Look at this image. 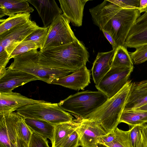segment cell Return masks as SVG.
Returning a JSON list of instances; mask_svg holds the SVG:
<instances>
[{
    "mask_svg": "<svg viewBox=\"0 0 147 147\" xmlns=\"http://www.w3.org/2000/svg\"><path fill=\"white\" fill-rule=\"evenodd\" d=\"M28 147H50L47 139L33 132Z\"/></svg>",
    "mask_w": 147,
    "mask_h": 147,
    "instance_id": "4dcf8cb0",
    "label": "cell"
},
{
    "mask_svg": "<svg viewBox=\"0 0 147 147\" xmlns=\"http://www.w3.org/2000/svg\"><path fill=\"white\" fill-rule=\"evenodd\" d=\"M115 51L99 52L94 61L91 69L92 78L95 85H97L111 67Z\"/></svg>",
    "mask_w": 147,
    "mask_h": 147,
    "instance_id": "e0dca14e",
    "label": "cell"
},
{
    "mask_svg": "<svg viewBox=\"0 0 147 147\" xmlns=\"http://www.w3.org/2000/svg\"><path fill=\"white\" fill-rule=\"evenodd\" d=\"M142 131L147 145V125L142 126Z\"/></svg>",
    "mask_w": 147,
    "mask_h": 147,
    "instance_id": "74e56055",
    "label": "cell"
},
{
    "mask_svg": "<svg viewBox=\"0 0 147 147\" xmlns=\"http://www.w3.org/2000/svg\"><path fill=\"white\" fill-rule=\"evenodd\" d=\"M36 8L45 27H49L62 11L54 0H26Z\"/></svg>",
    "mask_w": 147,
    "mask_h": 147,
    "instance_id": "9a60e30c",
    "label": "cell"
},
{
    "mask_svg": "<svg viewBox=\"0 0 147 147\" xmlns=\"http://www.w3.org/2000/svg\"><path fill=\"white\" fill-rule=\"evenodd\" d=\"M147 104V89L131 87L123 111L134 110Z\"/></svg>",
    "mask_w": 147,
    "mask_h": 147,
    "instance_id": "7402d4cb",
    "label": "cell"
},
{
    "mask_svg": "<svg viewBox=\"0 0 147 147\" xmlns=\"http://www.w3.org/2000/svg\"><path fill=\"white\" fill-rule=\"evenodd\" d=\"M34 11L26 0H0V18L19 13H30Z\"/></svg>",
    "mask_w": 147,
    "mask_h": 147,
    "instance_id": "ac0fdd59",
    "label": "cell"
},
{
    "mask_svg": "<svg viewBox=\"0 0 147 147\" xmlns=\"http://www.w3.org/2000/svg\"><path fill=\"white\" fill-rule=\"evenodd\" d=\"M119 122L125 123L130 127L147 125V111L134 110L123 111Z\"/></svg>",
    "mask_w": 147,
    "mask_h": 147,
    "instance_id": "44dd1931",
    "label": "cell"
},
{
    "mask_svg": "<svg viewBox=\"0 0 147 147\" xmlns=\"http://www.w3.org/2000/svg\"><path fill=\"white\" fill-rule=\"evenodd\" d=\"M79 146V138L75 130L58 147H77Z\"/></svg>",
    "mask_w": 147,
    "mask_h": 147,
    "instance_id": "d6a6232c",
    "label": "cell"
},
{
    "mask_svg": "<svg viewBox=\"0 0 147 147\" xmlns=\"http://www.w3.org/2000/svg\"><path fill=\"white\" fill-rule=\"evenodd\" d=\"M129 133V130L125 131L117 127L113 133V140L103 145L107 147H132Z\"/></svg>",
    "mask_w": 147,
    "mask_h": 147,
    "instance_id": "d4e9b609",
    "label": "cell"
},
{
    "mask_svg": "<svg viewBox=\"0 0 147 147\" xmlns=\"http://www.w3.org/2000/svg\"><path fill=\"white\" fill-rule=\"evenodd\" d=\"M132 62L139 64L147 61V44L136 48L135 51L129 53Z\"/></svg>",
    "mask_w": 147,
    "mask_h": 147,
    "instance_id": "f546056e",
    "label": "cell"
},
{
    "mask_svg": "<svg viewBox=\"0 0 147 147\" xmlns=\"http://www.w3.org/2000/svg\"><path fill=\"white\" fill-rule=\"evenodd\" d=\"M96 147H107L106 146L101 144H98Z\"/></svg>",
    "mask_w": 147,
    "mask_h": 147,
    "instance_id": "ab89813d",
    "label": "cell"
},
{
    "mask_svg": "<svg viewBox=\"0 0 147 147\" xmlns=\"http://www.w3.org/2000/svg\"><path fill=\"white\" fill-rule=\"evenodd\" d=\"M19 116L16 112L0 114V147H17Z\"/></svg>",
    "mask_w": 147,
    "mask_h": 147,
    "instance_id": "30bf717a",
    "label": "cell"
},
{
    "mask_svg": "<svg viewBox=\"0 0 147 147\" xmlns=\"http://www.w3.org/2000/svg\"><path fill=\"white\" fill-rule=\"evenodd\" d=\"M24 118V121L33 132L53 142L54 125L42 120Z\"/></svg>",
    "mask_w": 147,
    "mask_h": 147,
    "instance_id": "ffe728a7",
    "label": "cell"
},
{
    "mask_svg": "<svg viewBox=\"0 0 147 147\" xmlns=\"http://www.w3.org/2000/svg\"><path fill=\"white\" fill-rule=\"evenodd\" d=\"M30 13H19L11 16L7 19L0 20V34L7 30L22 24L29 21Z\"/></svg>",
    "mask_w": 147,
    "mask_h": 147,
    "instance_id": "603a6c76",
    "label": "cell"
},
{
    "mask_svg": "<svg viewBox=\"0 0 147 147\" xmlns=\"http://www.w3.org/2000/svg\"><path fill=\"white\" fill-rule=\"evenodd\" d=\"M88 0H59L63 14L76 26H82L84 6Z\"/></svg>",
    "mask_w": 147,
    "mask_h": 147,
    "instance_id": "2e32d148",
    "label": "cell"
},
{
    "mask_svg": "<svg viewBox=\"0 0 147 147\" xmlns=\"http://www.w3.org/2000/svg\"><path fill=\"white\" fill-rule=\"evenodd\" d=\"M39 51L37 49L17 56L7 69L19 70L31 74L40 80L51 84L55 79L72 73L70 71L53 69L43 67L38 63Z\"/></svg>",
    "mask_w": 147,
    "mask_h": 147,
    "instance_id": "3957f363",
    "label": "cell"
},
{
    "mask_svg": "<svg viewBox=\"0 0 147 147\" xmlns=\"http://www.w3.org/2000/svg\"><path fill=\"white\" fill-rule=\"evenodd\" d=\"M78 119L76 129L79 139V145L82 147H96L100 137L107 133L96 121L80 117Z\"/></svg>",
    "mask_w": 147,
    "mask_h": 147,
    "instance_id": "9c48e42d",
    "label": "cell"
},
{
    "mask_svg": "<svg viewBox=\"0 0 147 147\" xmlns=\"http://www.w3.org/2000/svg\"><path fill=\"white\" fill-rule=\"evenodd\" d=\"M36 80L40 79L24 71L7 69L0 77V93L11 92L17 87Z\"/></svg>",
    "mask_w": 147,
    "mask_h": 147,
    "instance_id": "8fae6325",
    "label": "cell"
},
{
    "mask_svg": "<svg viewBox=\"0 0 147 147\" xmlns=\"http://www.w3.org/2000/svg\"><path fill=\"white\" fill-rule=\"evenodd\" d=\"M69 22L63 13L58 16L49 26L47 36L39 51L43 52L77 40Z\"/></svg>",
    "mask_w": 147,
    "mask_h": 147,
    "instance_id": "8992f818",
    "label": "cell"
},
{
    "mask_svg": "<svg viewBox=\"0 0 147 147\" xmlns=\"http://www.w3.org/2000/svg\"><path fill=\"white\" fill-rule=\"evenodd\" d=\"M90 71L86 66L71 74L55 79L51 84L76 90H84L90 83Z\"/></svg>",
    "mask_w": 147,
    "mask_h": 147,
    "instance_id": "7c38bea8",
    "label": "cell"
},
{
    "mask_svg": "<svg viewBox=\"0 0 147 147\" xmlns=\"http://www.w3.org/2000/svg\"><path fill=\"white\" fill-rule=\"evenodd\" d=\"M39 27L35 22L30 20L0 34V51H6L9 57L16 48Z\"/></svg>",
    "mask_w": 147,
    "mask_h": 147,
    "instance_id": "ba28073f",
    "label": "cell"
},
{
    "mask_svg": "<svg viewBox=\"0 0 147 147\" xmlns=\"http://www.w3.org/2000/svg\"><path fill=\"white\" fill-rule=\"evenodd\" d=\"M133 64L127 47L125 46L118 47L115 51L111 67H134Z\"/></svg>",
    "mask_w": 147,
    "mask_h": 147,
    "instance_id": "cb8c5ba5",
    "label": "cell"
},
{
    "mask_svg": "<svg viewBox=\"0 0 147 147\" xmlns=\"http://www.w3.org/2000/svg\"><path fill=\"white\" fill-rule=\"evenodd\" d=\"M16 112L24 118L45 121L53 125L73 120V117L63 109L58 103L42 100L20 108Z\"/></svg>",
    "mask_w": 147,
    "mask_h": 147,
    "instance_id": "5b68a950",
    "label": "cell"
},
{
    "mask_svg": "<svg viewBox=\"0 0 147 147\" xmlns=\"http://www.w3.org/2000/svg\"><path fill=\"white\" fill-rule=\"evenodd\" d=\"M49 27H40L29 35L24 40L34 42L40 49L47 36Z\"/></svg>",
    "mask_w": 147,
    "mask_h": 147,
    "instance_id": "4316f807",
    "label": "cell"
},
{
    "mask_svg": "<svg viewBox=\"0 0 147 147\" xmlns=\"http://www.w3.org/2000/svg\"><path fill=\"white\" fill-rule=\"evenodd\" d=\"M77 125V118L71 121L54 125L51 147H58L71 134L76 130Z\"/></svg>",
    "mask_w": 147,
    "mask_h": 147,
    "instance_id": "d6986e66",
    "label": "cell"
},
{
    "mask_svg": "<svg viewBox=\"0 0 147 147\" xmlns=\"http://www.w3.org/2000/svg\"><path fill=\"white\" fill-rule=\"evenodd\" d=\"M132 147H147L142 126H136L129 129Z\"/></svg>",
    "mask_w": 147,
    "mask_h": 147,
    "instance_id": "484cf974",
    "label": "cell"
},
{
    "mask_svg": "<svg viewBox=\"0 0 147 147\" xmlns=\"http://www.w3.org/2000/svg\"><path fill=\"white\" fill-rule=\"evenodd\" d=\"M132 84L131 80H129L118 93L83 118L96 121L107 133L114 131L120 123V118Z\"/></svg>",
    "mask_w": 147,
    "mask_h": 147,
    "instance_id": "7a4b0ae2",
    "label": "cell"
},
{
    "mask_svg": "<svg viewBox=\"0 0 147 147\" xmlns=\"http://www.w3.org/2000/svg\"><path fill=\"white\" fill-rule=\"evenodd\" d=\"M133 69L134 67H112L95 87L110 98L126 85Z\"/></svg>",
    "mask_w": 147,
    "mask_h": 147,
    "instance_id": "52a82bcc",
    "label": "cell"
},
{
    "mask_svg": "<svg viewBox=\"0 0 147 147\" xmlns=\"http://www.w3.org/2000/svg\"><path fill=\"white\" fill-rule=\"evenodd\" d=\"M79 146H77V147H78Z\"/></svg>",
    "mask_w": 147,
    "mask_h": 147,
    "instance_id": "60d3db41",
    "label": "cell"
},
{
    "mask_svg": "<svg viewBox=\"0 0 147 147\" xmlns=\"http://www.w3.org/2000/svg\"><path fill=\"white\" fill-rule=\"evenodd\" d=\"M42 100H34L12 91L1 93H0V114L13 112L20 108Z\"/></svg>",
    "mask_w": 147,
    "mask_h": 147,
    "instance_id": "4fadbf2b",
    "label": "cell"
},
{
    "mask_svg": "<svg viewBox=\"0 0 147 147\" xmlns=\"http://www.w3.org/2000/svg\"><path fill=\"white\" fill-rule=\"evenodd\" d=\"M138 9L140 13L147 12V0H140L139 7Z\"/></svg>",
    "mask_w": 147,
    "mask_h": 147,
    "instance_id": "d590c367",
    "label": "cell"
},
{
    "mask_svg": "<svg viewBox=\"0 0 147 147\" xmlns=\"http://www.w3.org/2000/svg\"><path fill=\"white\" fill-rule=\"evenodd\" d=\"M89 53L78 39L71 43L43 52L39 51L38 63L43 67L72 73L86 66Z\"/></svg>",
    "mask_w": 147,
    "mask_h": 147,
    "instance_id": "6da1fadb",
    "label": "cell"
},
{
    "mask_svg": "<svg viewBox=\"0 0 147 147\" xmlns=\"http://www.w3.org/2000/svg\"><path fill=\"white\" fill-rule=\"evenodd\" d=\"M146 13H147V12H146Z\"/></svg>",
    "mask_w": 147,
    "mask_h": 147,
    "instance_id": "b9f144b4",
    "label": "cell"
},
{
    "mask_svg": "<svg viewBox=\"0 0 147 147\" xmlns=\"http://www.w3.org/2000/svg\"><path fill=\"white\" fill-rule=\"evenodd\" d=\"M102 31L105 37L111 45L113 48V50L115 51L117 48V47L113 39L107 32L104 30H102Z\"/></svg>",
    "mask_w": 147,
    "mask_h": 147,
    "instance_id": "e575fe53",
    "label": "cell"
},
{
    "mask_svg": "<svg viewBox=\"0 0 147 147\" xmlns=\"http://www.w3.org/2000/svg\"><path fill=\"white\" fill-rule=\"evenodd\" d=\"M147 44V13L137 20L131 29L125 42L126 47L136 48Z\"/></svg>",
    "mask_w": 147,
    "mask_h": 147,
    "instance_id": "5bb4252c",
    "label": "cell"
},
{
    "mask_svg": "<svg viewBox=\"0 0 147 147\" xmlns=\"http://www.w3.org/2000/svg\"><path fill=\"white\" fill-rule=\"evenodd\" d=\"M108 99V97L100 91L86 90L71 95L58 104L64 110L72 113L76 117L84 118Z\"/></svg>",
    "mask_w": 147,
    "mask_h": 147,
    "instance_id": "277c9868",
    "label": "cell"
},
{
    "mask_svg": "<svg viewBox=\"0 0 147 147\" xmlns=\"http://www.w3.org/2000/svg\"><path fill=\"white\" fill-rule=\"evenodd\" d=\"M38 48V47L34 42L31 41L23 40L14 49L10 55L9 59Z\"/></svg>",
    "mask_w": 147,
    "mask_h": 147,
    "instance_id": "f1b7e54d",
    "label": "cell"
},
{
    "mask_svg": "<svg viewBox=\"0 0 147 147\" xmlns=\"http://www.w3.org/2000/svg\"><path fill=\"white\" fill-rule=\"evenodd\" d=\"M18 137L29 144L33 132L26 123L24 117L20 115L17 123Z\"/></svg>",
    "mask_w": 147,
    "mask_h": 147,
    "instance_id": "83f0119b",
    "label": "cell"
},
{
    "mask_svg": "<svg viewBox=\"0 0 147 147\" xmlns=\"http://www.w3.org/2000/svg\"><path fill=\"white\" fill-rule=\"evenodd\" d=\"M131 87L136 89H147V80L132 83Z\"/></svg>",
    "mask_w": 147,
    "mask_h": 147,
    "instance_id": "836d02e7",
    "label": "cell"
},
{
    "mask_svg": "<svg viewBox=\"0 0 147 147\" xmlns=\"http://www.w3.org/2000/svg\"><path fill=\"white\" fill-rule=\"evenodd\" d=\"M123 9H137L139 7L140 0H109Z\"/></svg>",
    "mask_w": 147,
    "mask_h": 147,
    "instance_id": "1f68e13d",
    "label": "cell"
},
{
    "mask_svg": "<svg viewBox=\"0 0 147 147\" xmlns=\"http://www.w3.org/2000/svg\"><path fill=\"white\" fill-rule=\"evenodd\" d=\"M134 110L143 111H147V104H146L141 106L140 107L137 108Z\"/></svg>",
    "mask_w": 147,
    "mask_h": 147,
    "instance_id": "f35d334b",
    "label": "cell"
},
{
    "mask_svg": "<svg viewBox=\"0 0 147 147\" xmlns=\"http://www.w3.org/2000/svg\"><path fill=\"white\" fill-rule=\"evenodd\" d=\"M17 147H28V144L23 140L18 137Z\"/></svg>",
    "mask_w": 147,
    "mask_h": 147,
    "instance_id": "8d00e7d4",
    "label": "cell"
}]
</instances>
